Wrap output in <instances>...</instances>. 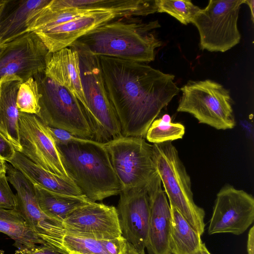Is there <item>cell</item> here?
Masks as SVG:
<instances>
[{"mask_svg": "<svg viewBox=\"0 0 254 254\" xmlns=\"http://www.w3.org/2000/svg\"><path fill=\"white\" fill-rule=\"evenodd\" d=\"M78 54L83 106L93 140L105 143L122 136L120 123L109 99L98 56L69 47Z\"/></svg>", "mask_w": 254, "mask_h": 254, "instance_id": "cell-4", "label": "cell"}, {"mask_svg": "<svg viewBox=\"0 0 254 254\" xmlns=\"http://www.w3.org/2000/svg\"><path fill=\"white\" fill-rule=\"evenodd\" d=\"M117 210L122 236L138 251L145 254L150 216L147 185L122 190Z\"/></svg>", "mask_w": 254, "mask_h": 254, "instance_id": "cell-14", "label": "cell"}, {"mask_svg": "<svg viewBox=\"0 0 254 254\" xmlns=\"http://www.w3.org/2000/svg\"><path fill=\"white\" fill-rule=\"evenodd\" d=\"M155 3L157 12L166 13L184 25L191 23L200 9L189 0H155Z\"/></svg>", "mask_w": 254, "mask_h": 254, "instance_id": "cell-26", "label": "cell"}, {"mask_svg": "<svg viewBox=\"0 0 254 254\" xmlns=\"http://www.w3.org/2000/svg\"><path fill=\"white\" fill-rule=\"evenodd\" d=\"M162 121L166 123H170L171 122V118L170 115L168 114L164 115L162 118H161Z\"/></svg>", "mask_w": 254, "mask_h": 254, "instance_id": "cell-38", "label": "cell"}, {"mask_svg": "<svg viewBox=\"0 0 254 254\" xmlns=\"http://www.w3.org/2000/svg\"><path fill=\"white\" fill-rule=\"evenodd\" d=\"M200 254H211L207 249L204 243H201Z\"/></svg>", "mask_w": 254, "mask_h": 254, "instance_id": "cell-37", "label": "cell"}, {"mask_svg": "<svg viewBox=\"0 0 254 254\" xmlns=\"http://www.w3.org/2000/svg\"><path fill=\"white\" fill-rule=\"evenodd\" d=\"M36 197L41 210L49 218L62 225L75 209L90 202L85 195L75 196L53 192L35 185Z\"/></svg>", "mask_w": 254, "mask_h": 254, "instance_id": "cell-23", "label": "cell"}, {"mask_svg": "<svg viewBox=\"0 0 254 254\" xmlns=\"http://www.w3.org/2000/svg\"><path fill=\"white\" fill-rule=\"evenodd\" d=\"M18 254H64L45 245L37 246L34 248L19 253Z\"/></svg>", "mask_w": 254, "mask_h": 254, "instance_id": "cell-32", "label": "cell"}, {"mask_svg": "<svg viewBox=\"0 0 254 254\" xmlns=\"http://www.w3.org/2000/svg\"><path fill=\"white\" fill-rule=\"evenodd\" d=\"M41 95L33 77L29 78L20 85L16 96V105L20 112L37 116L40 110Z\"/></svg>", "mask_w": 254, "mask_h": 254, "instance_id": "cell-28", "label": "cell"}, {"mask_svg": "<svg viewBox=\"0 0 254 254\" xmlns=\"http://www.w3.org/2000/svg\"><path fill=\"white\" fill-rule=\"evenodd\" d=\"M6 161L0 158V176L6 173Z\"/></svg>", "mask_w": 254, "mask_h": 254, "instance_id": "cell-36", "label": "cell"}, {"mask_svg": "<svg viewBox=\"0 0 254 254\" xmlns=\"http://www.w3.org/2000/svg\"><path fill=\"white\" fill-rule=\"evenodd\" d=\"M16 196L8 184L6 174L0 176V208L14 209L17 206Z\"/></svg>", "mask_w": 254, "mask_h": 254, "instance_id": "cell-29", "label": "cell"}, {"mask_svg": "<svg viewBox=\"0 0 254 254\" xmlns=\"http://www.w3.org/2000/svg\"><path fill=\"white\" fill-rule=\"evenodd\" d=\"M23 82L19 77L14 75L0 78V134L10 142L16 151L20 152L19 111L16 105V96Z\"/></svg>", "mask_w": 254, "mask_h": 254, "instance_id": "cell-20", "label": "cell"}, {"mask_svg": "<svg viewBox=\"0 0 254 254\" xmlns=\"http://www.w3.org/2000/svg\"><path fill=\"white\" fill-rule=\"evenodd\" d=\"M62 226L65 233L98 240L122 236L117 208L96 202L91 201L74 210Z\"/></svg>", "mask_w": 254, "mask_h": 254, "instance_id": "cell-13", "label": "cell"}, {"mask_svg": "<svg viewBox=\"0 0 254 254\" xmlns=\"http://www.w3.org/2000/svg\"><path fill=\"white\" fill-rule=\"evenodd\" d=\"M33 78L41 95L40 110L37 116L40 120L47 126L93 140L84 108L78 98L69 89L47 76L44 72Z\"/></svg>", "mask_w": 254, "mask_h": 254, "instance_id": "cell-6", "label": "cell"}, {"mask_svg": "<svg viewBox=\"0 0 254 254\" xmlns=\"http://www.w3.org/2000/svg\"><path fill=\"white\" fill-rule=\"evenodd\" d=\"M153 158L157 172L168 196L190 225L200 236L204 232L205 211L193 198L191 181L172 141L153 143Z\"/></svg>", "mask_w": 254, "mask_h": 254, "instance_id": "cell-5", "label": "cell"}, {"mask_svg": "<svg viewBox=\"0 0 254 254\" xmlns=\"http://www.w3.org/2000/svg\"><path fill=\"white\" fill-rule=\"evenodd\" d=\"M55 248L64 254L71 251L83 254H108L104 248V240L66 233L63 229Z\"/></svg>", "mask_w": 254, "mask_h": 254, "instance_id": "cell-25", "label": "cell"}, {"mask_svg": "<svg viewBox=\"0 0 254 254\" xmlns=\"http://www.w3.org/2000/svg\"><path fill=\"white\" fill-rule=\"evenodd\" d=\"M0 232L14 241L13 246L17 249L15 254L30 250L38 245H45L15 209L0 208Z\"/></svg>", "mask_w": 254, "mask_h": 254, "instance_id": "cell-22", "label": "cell"}, {"mask_svg": "<svg viewBox=\"0 0 254 254\" xmlns=\"http://www.w3.org/2000/svg\"><path fill=\"white\" fill-rule=\"evenodd\" d=\"M98 57L122 136L144 138L161 110L180 91L174 75L143 63Z\"/></svg>", "mask_w": 254, "mask_h": 254, "instance_id": "cell-1", "label": "cell"}, {"mask_svg": "<svg viewBox=\"0 0 254 254\" xmlns=\"http://www.w3.org/2000/svg\"><path fill=\"white\" fill-rule=\"evenodd\" d=\"M52 0H4L0 8V42L11 41L27 32L28 22L37 10Z\"/></svg>", "mask_w": 254, "mask_h": 254, "instance_id": "cell-18", "label": "cell"}, {"mask_svg": "<svg viewBox=\"0 0 254 254\" xmlns=\"http://www.w3.org/2000/svg\"><path fill=\"white\" fill-rule=\"evenodd\" d=\"M180 90L178 112L190 113L199 123L217 129L235 126L230 92L222 84L210 79L189 81Z\"/></svg>", "mask_w": 254, "mask_h": 254, "instance_id": "cell-7", "label": "cell"}, {"mask_svg": "<svg viewBox=\"0 0 254 254\" xmlns=\"http://www.w3.org/2000/svg\"><path fill=\"white\" fill-rule=\"evenodd\" d=\"M254 220L253 195L230 185H226L216 195L208 233L239 235L248 229Z\"/></svg>", "mask_w": 254, "mask_h": 254, "instance_id": "cell-12", "label": "cell"}, {"mask_svg": "<svg viewBox=\"0 0 254 254\" xmlns=\"http://www.w3.org/2000/svg\"><path fill=\"white\" fill-rule=\"evenodd\" d=\"M56 145L69 177L90 201L120 194L121 186L104 143L84 139Z\"/></svg>", "mask_w": 254, "mask_h": 254, "instance_id": "cell-3", "label": "cell"}, {"mask_svg": "<svg viewBox=\"0 0 254 254\" xmlns=\"http://www.w3.org/2000/svg\"><path fill=\"white\" fill-rule=\"evenodd\" d=\"M8 162L20 171L34 185L47 190L69 195H83L71 180L51 173L37 165L20 152L16 151Z\"/></svg>", "mask_w": 254, "mask_h": 254, "instance_id": "cell-21", "label": "cell"}, {"mask_svg": "<svg viewBox=\"0 0 254 254\" xmlns=\"http://www.w3.org/2000/svg\"><path fill=\"white\" fill-rule=\"evenodd\" d=\"M157 174L147 184L150 216L145 248L148 254H171L170 247L171 211Z\"/></svg>", "mask_w": 254, "mask_h": 254, "instance_id": "cell-15", "label": "cell"}, {"mask_svg": "<svg viewBox=\"0 0 254 254\" xmlns=\"http://www.w3.org/2000/svg\"><path fill=\"white\" fill-rule=\"evenodd\" d=\"M245 0H210L193 18L200 36L201 49L226 52L241 40L237 22L241 5Z\"/></svg>", "mask_w": 254, "mask_h": 254, "instance_id": "cell-8", "label": "cell"}, {"mask_svg": "<svg viewBox=\"0 0 254 254\" xmlns=\"http://www.w3.org/2000/svg\"><path fill=\"white\" fill-rule=\"evenodd\" d=\"M50 5L91 12L108 11L118 18L147 16L157 12L155 0H52Z\"/></svg>", "mask_w": 254, "mask_h": 254, "instance_id": "cell-17", "label": "cell"}, {"mask_svg": "<svg viewBox=\"0 0 254 254\" xmlns=\"http://www.w3.org/2000/svg\"><path fill=\"white\" fill-rule=\"evenodd\" d=\"M108 11H94L66 22L35 32L50 53L69 47L78 39L92 30L115 18Z\"/></svg>", "mask_w": 254, "mask_h": 254, "instance_id": "cell-16", "label": "cell"}, {"mask_svg": "<svg viewBox=\"0 0 254 254\" xmlns=\"http://www.w3.org/2000/svg\"><path fill=\"white\" fill-rule=\"evenodd\" d=\"M158 20L143 22L133 16L115 18L92 30L69 47L97 56L139 63L153 61L155 49L162 45L155 33Z\"/></svg>", "mask_w": 254, "mask_h": 254, "instance_id": "cell-2", "label": "cell"}, {"mask_svg": "<svg viewBox=\"0 0 254 254\" xmlns=\"http://www.w3.org/2000/svg\"><path fill=\"white\" fill-rule=\"evenodd\" d=\"M44 74L73 93L83 106L84 97L80 78L79 57L71 48H65L51 53Z\"/></svg>", "mask_w": 254, "mask_h": 254, "instance_id": "cell-19", "label": "cell"}, {"mask_svg": "<svg viewBox=\"0 0 254 254\" xmlns=\"http://www.w3.org/2000/svg\"><path fill=\"white\" fill-rule=\"evenodd\" d=\"M1 46H2V44H1V43L0 42V51L1 48Z\"/></svg>", "mask_w": 254, "mask_h": 254, "instance_id": "cell-40", "label": "cell"}, {"mask_svg": "<svg viewBox=\"0 0 254 254\" xmlns=\"http://www.w3.org/2000/svg\"><path fill=\"white\" fill-rule=\"evenodd\" d=\"M244 3H246L249 6L251 11L252 20L254 22V0H245Z\"/></svg>", "mask_w": 254, "mask_h": 254, "instance_id": "cell-35", "label": "cell"}, {"mask_svg": "<svg viewBox=\"0 0 254 254\" xmlns=\"http://www.w3.org/2000/svg\"><path fill=\"white\" fill-rule=\"evenodd\" d=\"M47 127L56 144H66L71 142L80 141L84 139L82 138L76 137L63 129L48 126H47Z\"/></svg>", "mask_w": 254, "mask_h": 254, "instance_id": "cell-30", "label": "cell"}, {"mask_svg": "<svg viewBox=\"0 0 254 254\" xmlns=\"http://www.w3.org/2000/svg\"><path fill=\"white\" fill-rule=\"evenodd\" d=\"M104 145L122 190L146 185L157 174L152 144L144 138L122 136Z\"/></svg>", "mask_w": 254, "mask_h": 254, "instance_id": "cell-9", "label": "cell"}, {"mask_svg": "<svg viewBox=\"0 0 254 254\" xmlns=\"http://www.w3.org/2000/svg\"><path fill=\"white\" fill-rule=\"evenodd\" d=\"M185 132L183 125L179 123H166L161 118L155 120L149 127L145 137L153 143H160L183 138Z\"/></svg>", "mask_w": 254, "mask_h": 254, "instance_id": "cell-27", "label": "cell"}, {"mask_svg": "<svg viewBox=\"0 0 254 254\" xmlns=\"http://www.w3.org/2000/svg\"><path fill=\"white\" fill-rule=\"evenodd\" d=\"M119 254H145L138 251L131 244L127 241L126 244Z\"/></svg>", "mask_w": 254, "mask_h": 254, "instance_id": "cell-34", "label": "cell"}, {"mask_svg": "<svg viewBox=\"0 0 254 254\" xmlns=\"http://www.w3.org/2000/svg\"><path fill=\"white\" fill-rule=\"evenodd\" d=\"M171 211L170 247L171 254H200L201 236L187 222L179 211Z\"/></svg>", "mask_w": 254, "mask_h": 254, "instance_id": "cell-24", "label": "cell"}, {"mask_svg": "<svg viewBox=\"0 0 254 254\" xmlns=\"http://www.w3.org/2000/svg\"><path fill=\"white\" fill-rule=\"evenodd\" d=\"M15 152L10 142L0 134V158L8 162L13 157Z\"/></svg>", "mask_w": 254, "mask_h": 254, "instance_id": "cell-31", "label": "cell"}, {"mask_svg": "<svg viewBox=\"0 0 254 254\" xmlns=\"http://www.w3.org/2000/svg\"><path fill=\"white\" fill-rule=\"evenodd\" d=\"M248 254H254V227L252 226L248 233L247 241Z\"/></svg>", "mask_w": 254, "mask_h": 254, "instance_id": "cell-33", "label": "cell"}, {"mask_svg": "<svg viewBox=\"0 0 254 254\" xmlns=\"http://www.w3.org/2000/svg\"><path fill=\"white\" fill-rule=\"evenodd\" d=\"M51 53L34 32H26L2 44L0 78L14 75L25 81L44 72Z\"/></svg>", "mask_w": 254, "mask_h": 254, "instance_id": "cell-10", "label": "cell"}, {"mask_svg": "<svg viewBox=\"0 0 254 254\" xmlns=\"http://www.w3.org/2000/svg\"><path fill=\"white\" fill-rule=\"evenodd\" d=\"M19 121L20 153L41 168L71 180L47 126L36 115L20 112Z\"/></svg>", "mask_w": 254, "mask_h": 254, "instance_id": "cell-11", "label": "cell"}, {"mask_svg": "<svg viewBox=\"0 0 254 254\" xmlns=\"http://www.w3.org/2000/svg\"><path fill=\"white\" fill-rule=\"evenodd\" d=\"M67 254H83L79 252H77L75 251H71L69 252Z\"/></svg>", "mask_w": 254, "mask_h": 254, "instance_id": "cell-39", "label": "cell"}]
</instances>
